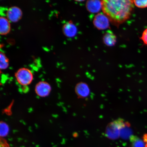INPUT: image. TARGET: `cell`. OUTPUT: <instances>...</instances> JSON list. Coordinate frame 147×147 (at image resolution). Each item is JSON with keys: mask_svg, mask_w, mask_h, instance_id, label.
<instances>
[{"mask_svg": "<svg viewBox=\"0 0 147 147\" xmlns=\"http://www.w3.org/2000/svg\"><path fill=\"white\" fill-rule=\"evenodd\" d=\"M0 147H11L5 139L1 138L0 142Z\"/></svg>", "mask_w": 147, "mask_h": 147, "instance_id": "e0dca14e", "label": "cell"}, {"mask_svg": "<svg viewBox=\"0 0 147 147\" xmlns=\"http://www.w3.org/2000/svg\"><path fill=\"white\" fill-rule=\"evenodd\" d=\"M143 140L146 144V147H147V134H145L143 136Z\"/></svg>", "mask_w": 147, "mask_h": 147, "instance_id": "ac0fdd59", "label": "cell"}, {"mask_svg": "<svg viewBox=\"0 0 147 147\" xmlns=\"http://www.w3.org/2000/svg\"><path fill=\"white\" fill-rule=\"evenodd\" d=\"M15 76L18 84L23 87L30 84L34 79L32 71L25 67L18 69L15 74Z\"/></svg>", "mask_w": 147, "mask_h": 147, "instance_id": "7a4b0ae2", "label": "cell"}, {"mask_svg": "<svg viewBox=\"0 0 147 147\" xmlns=\"http://www.w3.org/2000/svg\"><path fill=\"white\" fill-rule=\"evenodd\" d=\"M6 16L7 19L10 22H17L22 17V11L17 6H12L7 11Z\"/></svg>", "mask_w": 147, "mask_h": 147, "instance_id": "8992f818", "label": "cell"}, {"mask_svg": "<svg viewBox=\"0 0 147 147\" xmlns=\"http://www.w3.org/2000/svg\"><path fill=\"white\" fill-rule=\"evenodd\" d=\"M140 38L142 40L143 43L145 45H147V28L145 29L143 31Z\"/></svg>", "mask_w": 147, "mask_h": 147, "instance_id": "2e32d148", "label": "cell"}, {"mask_svg": "<svg viewBox=\"0 0 147 147\" xmlns=\"http://www.w3.org/2000/svg\"><path fill=\"white\" fill-rule=\"evenodd\" d=\"M75 90L77 95L82 98L87 97L89 95L90 92L89 87L87 84L82 82L77 84Z\"/></svg>", "mask_w": 147, "mask_h": 147, "instance_id": "9c48e42d", "label": "cell"}, {"mask_svg": "<svg viewBox=\"0 0 147 147\" xmlns=\"http://www.w3.org/2000/svg\"><path fill=\"white\" fill-rule=\"evenodd\" d=\"M10 22L7 18L3 16L0 18V34L1 35H6L11 31Z\"/></svg>", "mask_w": 147, "mask_h": 147, "instance_id": "8fae6325", "label": "cell"}, {"mask_svg": "<svg viewBox=\"0 0 147 147\" xmlns=\"http://www.w3.org/2000/svg\"><path fill=\"white\" fill-rule=\"evenodd\" d=\"M87 10L91 13H97L102 9V1L92 0L87 1L86 3Z\"/></svg>", "mask_w": 147, "mask_h": 147, "instance_id": "ba28073f", "label": "cell"}, {"mask_svg": "<svg viewBox=\"0 0 147 147\" xmlns=\"http://www.w3.org/2000/svg\"><path fill=\"white\" fill-rule=\"evenodd\" d=\"M51 91V87L50 84L45 81L38 82L35 88V91L36 95L41 97L48 96Z\"/></svg>", "mask_w": 147, "mask_h": 147, "instance_id": "5b68a950", "label": "cell"}, {"mask_svg": "<svg viewBox=\"0 0 147 147\" xmlns=\"http://www.w3.org/2000/svg\"><path fill=\"white\" fill-rule=\"evenodd\" d=\"M9 132V127L8 125L6 123L3 121L0 123V136L1 138L6 137Z\"/></svg>", "mask_w": 147, "mask_h": 147, "instance_id": "5bb4252c", "label": "cell"}, {"mask_svg": "<svg viewBox=\"0 0 147 147\" xmlns=\"http://www.w3.org/2000/svg\"><path fill=\"white\" fill-rule=\"evenodd\" d=\"M94 26L99 30H104L109 28V20L105 14L100 13L95 16L93 21Z\"/></svg>", "mask_w": 147, "mask_h": 147, "instance_id": "277c9868", "label": "cell"}, {"mask_svg": "<svg viewBox=\"0 0 147 147\" xmlns=\"http://www.w3.org/2000/svg\"><path fill=\"white\" fill-rule=\"evenodd\" d=\"M134 5L138 8H145L147 7V0L134 1Z\"/></svg>", "mask_w": 147, "mask_h": 147, "instance_id": "9a60e30c", "label": "cell"}, {"mask_svg": "<svg viewBox=\"0 0 147 147\" xmlns=\"http://www.w3.org/2000/svg\"><path fill=\"white\" fill-rule=\"evenodd\" d=\"M62 32L64 35L67 37L73 38L76 35L78 28L72 21H69L63 26Z\"/></svg>", "mask_w": 147, "mask_h": 147, "instance_id": "52a82bcc", "label": "cell"}, {"mask_svg": "<svg viewBox=\"0 0 147 147\" xmlns=\"http://www.w3.org/2000/svg\"><path fill=\"white\" fill-rule=\"evenodd\" d=\"M132 147H146V144L144 141L135 136H131L130 137Z\"/></svg>", "mask_w": 147, "mask_h": 147, "instance_id": "4fadbf2b", "label": "cell"}, {"mask_svg": "<svg viewBox=\"0 0 147 147\" xmlns=\"http://www.w3.org/2000/svg\"><path fill=\"white\" fill-rule=\"evenodd\" d=\"M102 3L103 13L117 27L130 18L134 8V1L104 0Z\"/></svg>", "mask_w": 147, "mask_h": 147, "instance_id": "6da1fadb", "label": "cell"}, {"mask_svg": "<svg viewBox=\"0 0 147 147\" xmlns=\"http://www.w3.org/2000/svg\"><path fill=\"white\" fill-rule=\"evenodd\" d=\"M9 65L8 58L4 53L0 52V69L4 70L8 68Z\"/></svg>", "mask_w": 147, "mask_h": 147, "instance_id": "7c38bea8", "label": "cell"}, {"mask_svg": "<svg viewBox=\"0 0 147 147\" xmlns=\"http://www.w3.org/2000/svg\"><path fill=\"white\" fill-rule=\"evenodd\" d=\"M102 39L105 45L108 47H113L117 42V36L111 30L107 31Z\"/></svg>", "mask_w": 147, "mask_h": 147, "instance_id": "30bf717a", "label": "cell"}, {"mask_svg": "<svg viewBox=\"0 0 147 147\" xmlns=\"http://www.w3.org/2000/svg\"><path fill=\"white\" fill-rule=\"evenodd\" d=\"M126 124L122 120H119L110 123L107 128V136L112 139H116L120 136L121 129Z\"/></svg>", "mask_w": 147, "mask_h": 147, "instance_id": "3957f363", "label": "cell"}]
</instances>
